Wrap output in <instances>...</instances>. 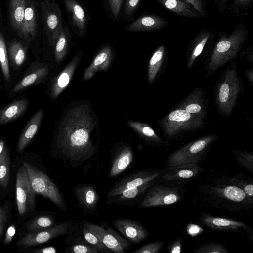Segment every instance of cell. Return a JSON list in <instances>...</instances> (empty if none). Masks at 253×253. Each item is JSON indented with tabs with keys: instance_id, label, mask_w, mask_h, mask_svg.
Wrapping results in <instances>:
<instances>
[{
	"instance_id": "cell-1",
	"label": "cell",
	"mask_w": 253,
	"mask_h": 253,
	"mask_svg": "<svg viewBox=\"0 0 253 253\" xmlns=\"http://www.w3.org/2000/svg\"><path fill=\"white\" fill-rule=\"evenodd\" d=\"M95 121L89 106L80 104L71 108L59 128L56 138L57 157L67 167L76 168L96 153L91 138Z\"/></svg>"
},
{
	"instance_id": "cell-2",
	"label": "cell",
	"mask_w": 253,
	"mask_h": 253,
	"mask_svg": "<svg viewBox=\"0 0 253 253\" xmlns=\"http://www.w3.org/2000/svg\"><path fill=\"white\" fill-rule=\"evenodd\" d=\"M248 30L243 23L236 24L230 34L220 32L210 60L209 68L214 71L237 56L245 44Z\"/></svg>"
},
{
	"instance_id": "cell-3",
	"label": "cell",
	"mask_w": 253,
	"mask_h": 253,
	"mask_svg": "<svg viewBox=\"0 0 253 253\" xmlns=\"http://www.w3.org/2000/svg\"><path fill=\"white\" fill-rule=\"evenodd\" d=\"M25 167L29 183L34 193L41 195L50 200L60 210H67L64 198L55 184L42 171L26 161Z\"/></svg>"
},
{
	"instance_id": "cell-4",
	"label": "cell",
	"mask_w": 253,
	"mask_h": 253,
	"mask_svg": "<svg viewBox=\"0 0 253 253\" xmlns=\"http://www.w3.org/2000/svg\"><path fill=\"white\" fill-rule=\"evenodd\" d=\"M76 225L71 220L55 223L44 230L26 234L18 241L16 245L28 248L42 244L53 238L74 233Z\"/></svg>"
},
{
	"instance_id": "cell-5",
	"label": "cell",
	"mask_w": 253,
	"mask_h": 253,
	"mask_svg": "<svg viewBox=\"0 0 253 253\" xmlns=\"http://www.w3.org/2000/svg\"><path fill=\"white\" fill-rule=\"evenodd\" d=\"M16 201L20 216L32 211L36 206L35 194L31 188L27 172L23 165L19 168L17 173Z\"/></svg>"
},
{
	"instance_id": "cell-6",
	"label": "cell",
	"mask_w": 253,
	"mask_h": 253,
	"mask_svg": "<svg viewBox=\"0 0 253 253\" xmlns=\"http://www.w3.org/2000/svg\"><path fill=\"white\" fill-rule=\"evenodd\" d=\"M98 225L87 222L84 224L86 228L95 234L112 252L125 253L130 247V243L118 234L108 224Z\"/></svg>"
},
{
	"instance_id": "cell-7",
	"label": "cell",
	"mask_w": 253,
	"mask_h": 253,
	"mask_svg": "<svg viewBox=\"0 0 253 253\" xmlns=\"http://www.w3.org/2000/svg\"><path fill=\"white\" fill-rule=\"evenodd\" d=\"M41 6L45 33L50 45L53 47L63 28L61 12L56 3L48 0L42 1Z\"/></svg>"
},
{
	"instance_id": "cell-8",
	"label": "cell",
	"mask_w": 253,
	"mask_h": 253,
	"mask_svg": "<svg viewBox=\"0 0 253 253\" xmlns=\"http://www.w3.org/2000/svg\"><path fill=\"white\" fill-rule=\"evenodd\" d=\"M239 89L237 74L233 69L228 70L218 91L217 103L221 110L226 114L231 112Z\"/></svg>"
},
{
	"instance_id": "cell-9",
	"label": "cell",
	"mask_w": 253,
	"mask_h": 253,
	"mask_svg": "<svg viewBox=\"0 0 253 253\" xmlns=\"http://www.w3.org/2000/svg\"><path fill=\"white\" fill-rule=\"evenodd\" d=\"M211 141L210 137L197 140L174 153L170 157L169 165L175 167L194 163L201 152Z\"/></svg>"
},
{
	"instance_id": "cell-10",
	"label": "cell",
	"mask_w": 253,
	"mask_h": 253,
	"mask_svg": "<svg viewBox=\"0 0 253 253\" xmlns=\"http://www.w3.org/2000/svg\"><path fill=\"white\" fill-rule=\"evenodd\" d=\"M194 117L185 109L170 112L163 120L162 125L166 134L172 136L184 129L194 126Z\"/></svg>"
},
{
	"instance_id": "cell-11",
	"label": "cell",
	"mask_w": 253,
	"mask_h": 253,
	"mask_svg": "<svg viewBox=\"0 0 253 253\" xmlns=\"http://www.w3.org/2000/svg\"><path fill=\"white\" fill-rule=\"evenodd\" d=\"M72 192L84 212L93 214L99 199L94 186L92 184H79L73 188Z\"/></svg>"
},
{
	"instance_id": "cell-12",
	"label": "cell",
	"mask_w": 253,
	"mask_h": 253,
	"mask_svg": "<svg viewBox=\"0 0 253 253\" xmlns=\"http://www.w3.org/2000/svg\"><path fill=\"white\" fill-rule=\"evenodd\" d=\"M112 223L121 234L132 243H139L147 237L145 229L136 221L120 218L115 219Z\"/></svg>"
},
{
	"instance_id": "cell-13",
	"label": "cell",
	"mask_w": 253,
	"mask_h": 253,
	"mask_svg": "<svg viewBox=\"0 0 253 253\" xmlns=\"http://www.w3.org/2000/svg\"><path fill=\"white\" fill-rule=\"evenodd\" d=\"M157 174L139 172L129 174L115 183L107 194V199L110 198L120 192L128 189L138 187L150 182L156 177Z\"/></svg>"
},
{
	"instance_id": "cell-14",
	"label": "cell",
	"mask_w": 253,
	"mask_h": 253,
	"mask_svg": "<svg viewBox=\"0 0 253 253\" xmlns=\"http://www.w3.org/2000/svg\"><path fill=\"white\" fill-rule=\"evenodd\" d=\"M133 153L130 147L123 145L112 153L111 165L109 173L110 178H114L129 168L132 164Z\"/></svg>"
},
{
	"instance_id": "cell-15",
	"label": "cell",
	"mask_w": 253,
	"mask_h": 253,
	"mask_svg": "<svg viewBox=\"0 0 253 253\" xmlns=\"http://www.w3.org/2000/svg\"><path fill=\"white\" fill-rule=\"evenodd\" d=\"M168 26L165 18L156 14L142 15L130 24L126 30L136 32H147L162 30Z\"/></svg>"
},
{
	"instance_id": "cell-16",
	"label": "cell",
	"mask_w": 253,
	"mask_h": 253,
	"mask_svg": "<svg viewBox=\"0 0 253 253\" xmlns=\"http://www.w3.org/2000/svg\"><path fill=\"white\" fill-rule=\"evenodd\" d=\"M37 14L34 0H26L23 25L18 33L21 38L28 42L32 41L37 34Z\"/></svg>"
},
{
	"instance_id": "cell-17",
	"label": "cell",
	"mask_w": 253,
	"mask_h": 253,
	"mask_svg": "<svg viewBox=\"0 0 253 253\" xmlns=\"http://www.w3.org/2000/svg\"><path fill=\"white\" fill-rule=\"evenodd\" d=\"M80 56V52L76 55L53 81L50 91L52 99L57 98L68 86L79 63Z\"/></svg>"
},
{
	"instance_id": "cell-18",
	"label": "cell",
	"mask_w": 253,
	"mask_h": 253,
	"mask_svg": "<svg viewBox=\"0 0 253 253\" xmlns=\"http://www.w3.org/2000/svg\"><path fill=\"white\" fill-rule=\"evenodd\" d=\"M112 58V51L111 47H103L84 71L83 81H86L91 79L99 71L107 70L110 65Z\"/></svg>"
},
{
	"instance_id": "cell-19",
	"label": "cell",
	"mask_w": 253,
	"mask_h": 253,
	"mask_svg": "<svg viewBox=\"0 0 253 253\" xmlns=\"http://www.w3.org/2000/svg\"><path fill=\"white\" fill-rule=\"evenodd\" d=\"M43 114L42 108L39 110L31 118L24 128L19 139L17 151L22 152L36 135L41 123Z\"/></svg>"
},
{
	"instance_id": "cell-20",
	"label": "cell",
	"mask_w": 253,
	"mask_h": 253,
	"mask_svg": "<svg viewBox=\"0 0 253 253\" xmlns=\"http://www.w3.org/2000/svg\"><path fill=\"white\" fill-rule=\"evenodd\" d=\"M164 8L179 16L188 18H202L192 7L182 0H156Z\"/></svg>"
},
{
	"instance_id": "cell-21",
	"label": "cell",
	"mask_w": 253,
	"mask_h": 253,
	"mask_svg": "<svg viewBox=\"0 0 253 253\" xmlns=\"http://www.w3.org/2000/svg\"><path fill=\"white\" fill-rule=\"evenodd\" d=\"M64 2L66 10L70 15L73 24L80 35H83L86 28V19L84 10L75 0H64Z\"/></svg>"
},
{
	"instance_id": "cell-22",
	"label": "cell",
	"mask_w": 253,
	"mask_h": 253,
	"mask_svg": "<svg viewBox=\"0 0 253 253\" xmlns=\"http://www.w3.org/2000/svg\"><path fill=\"white\" fill-rule=\"evenodd\" d=\"M28 104L26 99H19L0 110V125L11 122L21 116L26 110Z\"/></svg>"
},
{
	"instance_id": "cell-23",
	"label": "cell",
	"mask_w": 253,
	"mask_h": 253,
	"mask_svg": "<svg viewBox=\"0 0 253 253\" xmlns=\"http://www.w3.org/2000/svg\"><path fill=\"white\" fill-rule=\"evenodd\" d=\"M178 198V196L173 193L152 191L144 198L139 207H148L169 205L175 203Z\"/></svg>"
},
{
	"instance_id": "cell-24",
	"label": "cell",
	"mask_w": 253,
	"mask_h": 253,
	"mask_svg": "<svg viewBox=\"0 0 253 253\" xmlns=\"http://www.w3.org/2000/svg\"><path fill=\"white\" fill-rule=\"evenodd\" d=\"M216 31L212 32L207 30L200 31L191 41V50L189 60V66H191L196 58L199 56L206 46L208 41L214 38Z\"/></svg>"
},
{
	"instance_id": "cell-25",
	"label": "cell",
	"mask_w": 253,
	"mask_h": 253,
	"mask_svg": "<svg viewBox=\"0 0 253 253\" xmlns=\"http://www.w3.org/2000/svg\"><path fill=\"white\" fill-rule=\"evenodd\" d=\"M66 252L71 253H97L98 252L90 246L83 238L75 233L70 234L65 240Z\"/></svg>"
},
{
	"instance_id": "cell-26",
	"label": "cell",
	"mask_w": 253,
	"mask_h": 253,
	"mask_svg": "<svg viewBox=\"0 0 253 253\" xmlns=\"http://www.w3.org/2000/svg\"><path fill=\"white\" fill-rule=\"evenodd\" d=\"M48 72L47 66L36 68L22 78L13 87L12 92L16 93L41 81Z\"/></svg>"
},
{
	"instance_id": "cell-27",
	"label": "cell",
	"mask_w": 253,
	"mask_h": 253,
	"mask_svg": "<svg viewBox=\"0 0 253 253\" xmlns=\"http://www.w3.org/2000/svg\"><path fill=\"white\" fill-rule=\"evenodd\" d=\"M26 0H10V17L12 27L18 31L21 30L24 20Z\"/></svg>"
},
{
	"instance_id": "cell-28",
	"label": "cell",
	"mask_w": 253,
	"mask_h": 253,
	"mask_svg": "<svg viewBox=\"0 0 253 253\" xmlns=\"http://www.w3.org/2000/svg\"><path fill=\"white\" fill-rule=\"evenodd\" d=\"M148 183L140 186L125 190L115 196L107 199V203H118L121 205L130 202L141 194L147 188Z\"/></svg>"
},
{
	"instance_id": "cell-29",
	"label": "cell",
	"mask_w": 253,
	"mask_h": 253,
	"mask_svg": "<svg viewBox=\"0 0 253 253\" xmlns=\"http://www.w3.org/2000/svg\"><path fill=\"white\" fill-rule=\"evenodd\" d=\"M166 52L164 45H161L154 52L149 63L148 77L149 82L151 83L155 79Z\"/></svg>"
},
{
	"instance_id": "cell-30",
	"label": "cell",
	"mask_w": 253,
	"mask_h": 253,
	"mask_svg": "<svg viewBox=\"0 0 253 253\" xmlns=\"http://www.w3.org/2000/svg\"><path fill=\"white\" fill-rule=\"evenodd\" d=\"M55 217L50 215L36 217L27 224V230L30 233L44 230L54 225L55 224Z\"/></svg>"
},
{
	"instance_id": "cell-31",
	"label": "cell",
	"mask_w": 253,
	"mask_h": 253,
	"mask_svg": "<svg viewBox=\"0 0 253 253\" xmlns=\"http://www.w3.org/2000/svg\"><path fill=\"white\" fill-rule=\"evenodd\" d=\"M69 31L67 28L61 30L55 44L54 56L57 63L60 62L65 56L68 46Z\"/></svg>"
},
{
	"instance_id": "cell-32",
	"label": "cell",
	"mask_w": 253,
	"mask_h": 253,
	"mask_svg": "<svg viewBox=\"0 0 253 253\" xmlns=\"http://www.w3.org/2000/svg\"><path fill=\"white\" fill-rule=\"evenodd\" d=\"M6 146L0 154V185L5 189L9 181L10 161Z\"/></svg>"
},
{
	"instance_id": "cell-33",
	"label": "cell",
	"mask_w": 253,
	"mask_h": 253,
	"mask_svg": "<svg viewBox=\"0 0 253 253\" xmlns=\"http://www.w3.org/2000/svg\"><path fill=\"white\" fill-rule=\"evenodd\" d=\"M127 124L128 126L146 140L151 141H158L159 140V137L154 131L147 124L132 121H128Z\"/></svg>"
},
{
	"instance_id": "cell-34",
	"label": "cell",
	"mask_w": 253,
	"mask_h": 253,
	"mask_svg": "<svg viewBox=\"0 0 253 253\" xmlns=\"http://www.w3.org/2000/svg\"><path fill=\"white\" fill-rule=\"evenodd\" d=\"M82 234L84 240L98 252L110 253L112 251L108 248L93 232L83 225Z\"/></svg>"
},
{
	"instance_id": "cell-35",
	"label": "cell",
	"mask_w": 253,
	"mask_h": 253,
	"mask_svg": "<svg viewBox=\"0 0 253 253\" xmlns=\"http://www.w3.org/2000/svg\"><path fill=\"white\" fill-rule=\"evenodd\" d=\"M204 222L209 226L220 229H236L244 226L243 223L239 221L210 217L205 218Z\"/></svg>"
},
{
	"instance_id": "cell-36",
	"label": "cell",
	"mask_w": 253,
	"mask_h": 253,
	"mask_svg": "<svg viewBox=\"0 0 253 253\" xmlns=\"http://www.w3.org/2000/svg\"><path fill=\"white\" fill-rule=\"evenodd\" d=\"M9 53L10 60L15 66L19 67L24 63L26 58V52L20 43L14 42L10 44Z\"/></svg>"
},
{
	"instance_id": "cell-37",
	"label": "cell",
	"mask_w": 253,
	"mask_h": 253,
	"mask_svg": "<svg viewBox=\"0 0 253 253\" xmlns=\"http://www.w3.org/2000/svg\"><path fill=\"white\" fill-rule=\"evenodd\" d=\"M0 64L5 80L9 82L10 75L8 55L4 38L2 34H0Z\"/></svg>"
},
{
	"instance_id": "cell-38",
	"label": "cell",
	"mask_w": 253,
	"mask_h": 253,
	"mask_svg": "<svg viewBox=\"0 0 253 253\" xmlns=\"http://www.w3.org/2000/svg\"><path fill=\"white\" fill-rule=\"evenodd\" d=\"M253 0H232L230 9L235 16H244L248 14Z\"/></svg>"
},
{
	"instance_id": "cell-39",
	"label": "cell",
	"mask_w": 253,
	"mask_h": 253,
	"mask_svg": "<svg viewBox=\"0 0 253 253\" xmlns=\"http://www.w3.org/2000/svg\"><path fill=\"white\" fill-rule=\"evenodd\" d=\"M224 194L227 199L235 202H241L246 197L244 191L235 186L226 187L224 190Z\"/></svg>"
},
{
	"instance_id": "cell-40",
	"label": "cell",
	"mask_w": 253,
	"mask_h": 253,
	"mask_svg": "<svg viewBox=\"0 0 253 253\" xmlns=\"http://www.w3.org/2000/svg\"><path fill=\"white\" fill-rule=\"evenodd\" d=\"M196 10L202 18L207 17L206 0H182Z\"/></svg>"
},
{
	"instance_id": "cell-41",
	"label": "cell",
	"mask_w": 253,
	"mask_h": 253,
	"mask_svg": "<svg viewBox=\"0 0 253 253\" xmlns=\"http://www.w3.org/2000/svg\"><path fill=\"white\" fill-rule=\"evenodd\" d=\"M162 242H155L146 244L133 251V253H157L163 246Z\"/></svg>"
},
{
	"instance_id": "cell-42",
	"label": "cell",
	"mask_w": 253,
	"mask_h": 253,
	"mask_svg": "<svg viewBox=\"0 0 253 253\" xmlns=\"http://www.w3.org/2000/svg\"><path fill=\"white\" fill-rule=\"evenodd\" d=\"M198 252L206 253H227V252L222 246L215 244H209L200 248Z\"/></svg>"
},
{
	"instance_id": "cell-43",
	"label": "cell",
	"mask_w": 253,
	"mask_h": 253,
	"mask_svg": "<svg viewBox=\"0 0 253 253\" xmlns=\"http://www.w3.org/2000/svg\"><path fill=\"white\" fill-rule=\"evenodd\" d=\"M140 0H126L124 12L126 16L132 15L138 7Z\"/></svg>"
},
{
	"instance_id": "cell-44",
	"label": "cell",
	"mask_w": 253,
	"mask_h": 253,
	"mask_svg": "<svg viewBox=\"0 0 253 253\" xmlns=\"http://www.w3.org/2000/svg\"><path fill=\"white\" fill-rule=\"evenodd\" d=\"M123 0H108L110 10L114 16L118 17Z\"/></svg>"
},
{
	"instance_id": "cell-45",
	"label": "cell",
	"mask_w": 253,
	"mask_h": 253,
	"mask_svg": "<svg viewBox=\"0 0 253 253\" xmlns=\"http://www.w3.org/2000/svg\"><path fill=\"white\" fill-rule=\"evenodd\" d=\"M16 228L15 225L13 224L10 225L6 232L4 242L5 244H9L10 243L14 236L15 234Z\"/></svg>"
},
{
	"instance_id": "cell-46",
	"label": "cell",
	"mask_w": 253,
	"mask_h": 253,
	"mask_svg": "<svg viewBox=\"0 0 253 253\" xmlns=\"http://www.w3.org/2000/svg\"><path fill=\"white\" fill-rule=\"evenodd\" d=\"M185 109L191 114H197L201 112L202 107L198 103H191L186 106Z\"/></svg>"
},
{
	"instance_id": "cell-47",
	"label": "cell",
	"mask_w": 253,
	"mask_h": 253,
	"mask_svg": "<svg viewBox=\"0 0 253 253\" xmlns=\"http://www.w3.org/2000/svg\"><path fill=\"white\" fill-rule=\"evenodd\" d=\"M215 4L220 13L224 12L229 0H211Z\"/></svg>"
},
{
	"instance_id": "cell-48",
	"label": "cell",
	"mask_w": 253,
	"mask_h": 253,
	"mask_svg": "<svg viewBox=\"0 0 253 253\" xmlns=\"http://www.w3.org/2000/svg\"><path fill=\"white\" fill-rule=\"evenodd\" d=\"M6 216L4 211L0 206V238L2 236L5 226Z\"/></svg>"
},
{
	"instance_id": "cell-49",
	"label": "cell",
	"mask_w": 253,
	"mask_h": 253,
	"mask_svg": "<svg viewBox=\"0 0 253 253\" xmlns=\"http://www.w3.org/2000/svg\"><path fill=\"white\" fill-rule=\"evenodd\" d=\"M33 252L35 253H57V251L53 247H46L36 249Z\"/></svg>"
},
{
	"instance_id": "cell-50",
	"label": "cell",
	"mask_w": 253,
	"mask_h": 253,
	"mask_svg": "<svg viewBox=\"0 0 253 253\" xmlns=\"http://www.w3.org/2000/svg\"><path fill=\"white\" fill-rule=\"evenodd\" d=\"M177 175L181 178H189L194 175V173L191 170L184 169L179 171Z\"/></svg>"
},
{
	"instance_id": "cell-51",
	"label": "cell",
	"mask_w": 253,
	"mask_h": 253,
	"mask_svg": "<svg viewBox=\"0 0 253 253\" xmlns=\"http://www.w3.org/2000/svg\"><path fill=\"white\" fill-rule=\"evenodd\" d=\"M201 231V228L196 225H190L188 226V232L192 235H195Z\"/></svg>"
},
{
	"instance_id": "cell-52",
	"label": "cell",
	"mask_w": 253,
	"mask_h": 253,
	"mask_svg": "<svg viewBox=\"0 0 253 253\" xmlns=\"http://www.w3.org/2000/svg\"><path fill=\"white\" fill-rule=\"evenodd\" d=\"M244 192L245 194L253 196V185L249 184L244 187Z\"/></svg>"
},
{
	"instance_id": "cell-53",
	"label": "cell",
	"mask_w": 253,
	"mask_h": 253,
	"mask_svg": "<svg viewBox=\"0 0 253 253\" xmlns=\"http://www.w3.org/2000/svg\"><path fill=\"white\" fill-rule=\"evenodd\" d=\"M181 248L180 244L177 243L173 246L171 252L172 253H179L181 252Z\"/></svg>"
},
{
	"instance_id": "cell-54",
	"label": "cell",
	"mask_w": 253,
	"mask_h": 253,
	"mask_svg": "<svg viewBox=\"0 0 253 253\" xmlns=\"http://www.w3.org/2000/svg\"><path fill=\"white\" fill-rule=\"evenodd\" d=\"M5 147L6 145L4 141L2 140H0V154L1 153Z\"/></svg>"
}]
</instances>
